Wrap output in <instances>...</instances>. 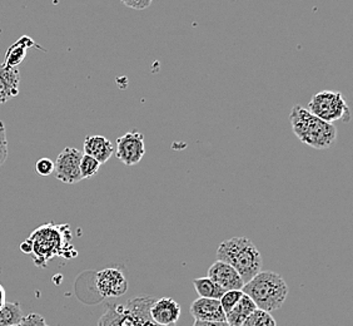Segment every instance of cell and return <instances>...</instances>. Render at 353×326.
<instances>
[{
	"instance_id": "26",
	"label": "cell",
	"mask_w": 353,
	"mask_h": 326,
	"mask_svg": "<svg viewBox=\"0 0 353 326\" xmlns=\"http://www.w3.org/2000/svg\"><path fill=\"white\" fill-rule=\"evenodd\" d=\"M193 326H230L225 321H201L194 320Z\"/></svg>"
},
{
	"instance_id": "29",
	"label": "cell",
	"mask_w": 353,
	"mask_h": 326,
	"mask_svg": "<svg viewBox=\"0 0 353 326\" xmlns=\"http://www.w3.org/2000/svg\"><path fill=\"white\" fill-rule=\"evenodd\" d=\"M17 326H18V325H17Z\"/></svg>"
},
{
	"instance_id": "2",
	"label": "cell",
	"mask_w": 353,
	"mask_h": 326,
	"mask_svg": "<svg viewBox=\"0 0 353 326\" xmlns=\"http://www.w3.org/2000/svg\"><path fill=\"white\" fill-rule=\"evenodd\" d=\"M293 133L299 141L314 150H327L337 141V128L332 123L325 122L302 106L296 104L290 115Z\"/></svg>"
},
{
	"instance_id": "9",
	"label": "cell",
	"mask_w": 353,
	"mask_h": 326,
	"mask_svg": "<svg viewBox=\"0 0 353 326\" xmlns=\"http://www.w3.org/2000/svg\"><path fill=\"white\" fill-rule=\"evenodd\" d=\"M145 155L144 136L141 132H128L117 140L116 156L123 164L134 166Z\"/></svg>"
},
{
	"instance_id": "17",
	"label": "cell",
	"mask_w": 353,
	"mask_h": 326,
	"mask_svg": "<svg viewBox=\"0 0 353 326\" xmlns=\"http://www.w3.org/2000/svg\"><path fill=\"white\" fill-rule=\"evenodd\" d=\"M193 286H194L198 295L201 298H205V299L219 300L222 298L224 292H225L224 289L217 285L208 276L207 278H198V279L193 280Z\"/></svg>"
},
{
	"instance_id": "7",
	"label": "cell",
	"mask_w": 353,
	"mask_h": 326,
	"mask_svg": "<svg viewBox=\"0 0 353 326\" xmlns=\"http://www.w3.org/2000/svg\"><path fill=\"white\" fill-rule=\"evenodd\" d=\"M83 152L74 147H65L57 157L54 162V173L57 180L63 184H74L82 181L81 160Z\"/></svg>"
},
{
	"instance_id": "24",
	"label": "cell",
	"mask_w": 353,
	"mask_h": 326,
	"mask_svg": "<svg viewBox=\"0 0 353 326\" xmlns=\"http://www.w3.org/2000/svg\"><path fill=\"white\" fill-rule=\"evenodd\" d=\"M18 326H47V323L39 314L32 313L27 316H23L21 324Z\"/></svg>"
},
{
	"instance_id": "14",
	"label": "cell",
	"mask_w": 353,
	"mask_h": 326,
	"mask_svg": "<svg viewBox=\"0 0 353 326\" xmlns=\"http://www.w3.org/2000/svg\"><path fill=\"white\" fill-rule=\"evenodd\" d=\"M83 150L84 155L93 157L101 164L108 162L114 152L112 142L103 136L87 137L83 143Z\"/></svg>"
},
{
	"instance_id": "3",
	"label": "cell",
	"mask_w": 353,
	"mask_h": 326,
	"mask_svg": "<svg viewBox=\"0 0 353 326\" xmlns=\"http://www.w3.org/2000/svg\"><path fill=\"white\" fill-rule=\"evenodd\" d=\"M218 261L231 265L247 284L262 270V256L250 238L239 236L221 242Z\"/></svg>"
},
{
	"instance_id": "13",
	"label": "cell",
	"mask_w": 353,
	"mask_h": 326,
	"mask_svg": "<svg viewBox=\"0 0 353 326\" xmlns=\"http://www.w3.org/2000/svg\"><path fill=\"white\" fill-rule=\"evenodd\" d=\"M190 314L194 319L201 321H225L219 300L199 298L192 303Z\"/></svg>"
},
{
	"instance_id": "16",
	"label": "cell",
	"mask_w": 353,
	"mask_h": 326,
	"mask_svg": "<svg viewBox=\"0 0 353 326\" xmlns=\"http://www.w3.org/2000/svg\"><path fill=\"white\" fill-rule=\"evenodd\" d=\"M33 47H35V41L32 38H29L27 35L21 37V39H18L12 47L8 49L4 63L9 67L18 68V66H21V61L26 59L28 49Z\"/></svg>"
},
{
	"instance_id": "22",
	"label": "cell",
	"mask_w": 353,
	"mask_h": 326,
	"mask_svg": "<svg viewBox=\"0 0 353 326\" xmlns=\"http://www.w3.org/2000/svg\"><path fill=\"white\" fill-rule=\"evenodd\" d=\"M9 156V143L7 138V128L3 121H0V167L7 162Z\"/></svg>"
},
{
	"instance_id": "1",
	"label": "cell",
	"mask_w": 353,
	"mask_h": 326,
	"mask_svg": "<svg viewBox=\"0 0 353 326\" xmlns=\"http://www.w3.org/2000/svg\"><path fill=\"white\" fill-rule=\"evenodd\" d=\"M72 232L69 224L54 222L41 224L26 240L35 265L41 269L47 267L48 261L54 258H74L77 251L70 244Z\"/></svg>"
},
{
	"instance_id": "18",
	"label": "cell",
	"mask_w": 353,
	"mask_h": 326,
	"mask_svg": "<svg viewBox=\"0 0 353 326\" xmlns=\"http://www.w3.org/2000/svg\"><path fill=\"white\" fill-rule=\"evenodd\" d=\"M23 316L19 303H6L0 309V326L19 325Z\"/></svg>"
},
{
	"instance_id": "25",
	"label": "cell",
	"mask_w": 353,
	"mask_h": 326,
	"mask_svg": "<svg viewBox=\"0 0 353 326\" xmlns=\"http://www.w3.org/2000/svg\"><path fill=\"white\" fill-rule=\"evenodd\" d=\"M121 1L125 7L137 9V10H143V9L150 7L153 0H121Z\"/></svg>"
},
{
	"instance_id": "19",
	"label": "cell",
	"mask_w": 353,
	"mask_h": 326,
	"mask_svg": "<svg viewBox=\"0 0 353 326\" xmlns=\"http://www.w3.org/2000/svg\"><path fill=\"white\" fill-rule=\"evenodd\" d=\"M241 326H277L271 314L256 309Z\"/></svg>"
},
{
	"instance_id": "11",
	"label": "cell",
	"mask_w": 353,
	"mask_h": 326,
	"mask_svg": "<svg viewBox=\"0 0 353 326\" xmlns=\"http://www.w3.org/2000/svg\"><path fill=\"white\" fill-rule=\"evenodd\" d=\"M182 309L176 300L172 298H161L154 300L150 306V318L161 326H172L181 318Z\"/></svg>"
},
{
	"instance_id": "21",
	"label": "cell",
	"mask_w": 353,
	"mask_h": 326,
	"mask_svg": "<svg viewBox=\"0 0 353 326\" xmlns=\"http://www.w3.org/2000/svg\"><path fill=\"white\" fill-rule=\"evenodd\" d=\"M242 295H243L242 290H228V291L224 292L222 298L219 299L221 306L223 309L224 315L236 306L239 299L242 298Z\"/></svg>"
},
{
	"instance_id": "15",
	"label": "cell",
	"mask_w": 353,
	"mask_h": 326,
	"mask_svg": "<svg viewBox=\"0 0 353 326\" xmlns=\"http://www.w3.org/2000/svg\"><path fill=\"white\" fill-rule=\"evenodd\" d=\"M256 309V304L243 292L242 298L239 299L236 306L228 313H225V323L230 326H241Z\"/></svg>"
},
{
	"instance_id": "23",
	"label": "cell",
	"mask_w": 353,
	"mask_h": 326,
	"mask_svg": "<svg viewBox=\"0 0 353 326\" xmlns=\"http://www.w3.org/2000/svg\"><path fill=\"white\" fill-rule=\"evenodd\" d=\"M35 170L39 176H50L54 172V162L49 158H41L35 164Z\"/></svg>"
},
{
	"instance_id": "27",
	"label": "cell",
	"mask_w": 353,
	"mask_h": 326,
	"mask_svg": "<svg viewBox=\"0 0 353 326\" xmlns=\"http://www.w3.org/2000/svg\"><path fill=\"white\" fill-rule=\"evenodd\" d=\"M6 303H7V292L3 285L0 284V309L6 305Z\"/></svg>"
},
{
	"instance_id": "10",
	"label": "cell",
	"mask_w": 353,
	"mask_h": 326,
	"mask_svg": "<svg viewBox=\"0 0 353 326\" xmlns=\"http://www.w3.org/2000/svg\"><path fill=\"white\" fill-rule=\"evenodd\" d=\"M208 278L213 280L217 285L221 286L225 291L228 290H242L245 286V281L241 278L231 265L225 264L223 261H216L212 264L208 270Z\"/></svg>"
},
{
	"instance_id": "28",
	"label": "cell",
	"mask_w": 353,
	"mask_h": 326,
	"mask_svg": "<svg viewBox=\"0 0 353 326\" xmlns=\"http://www.w3.org/2000/svg\"><path fill=\"white\" fill-rule=\"evenodd\" d=\"M47 326H49V325H47Z\"/></svg>"
},
{
	"instance_id": "5",
	"label": "cell",
	"mask_w": 353,
	"mask_h": 326,
	"mask_svg": "<svg viewBox=\"0 0 353 326\" xmlns=\"http://www.w3.org/2000/svg\"><path fill=\"white\" fill-rule=\"evenodd\" d=\"M154 299L139 295L125 304L108 305L98 321V326H161L150 318V306Z\"/></svg>"
},
{
	"instance_id": "12",
	"label": "cell",
	"mask_w": 353,
	"mask_h": 326,
	"mask_svg": "<svg viewBox=\"0 0 353 326\" xmlns=\"http://www.w3.org/2000/svg\"><path fill=\"white\" fill-rule=\"evenodd\" d=\"M21 90L19 69L9 67L6 63L0 64V104L12 101Z\"/></svg>"
},
{
	"instance_id": "8",
	"label": "cell",
	"mask_w": 353,
	"mask_h": 326,
	"mask_svg": "<svg viewBox=\"0 0 353 326\" xmlns=\"http://www.w3.org/2000/svg\"><path fill=\"white\" fill-rule=\"evenodd\" d=\"M128 280L117 267H107L95 275V289L102 298H121L128 291Z\"/></svg>"
},
{
	"instance_id": "20",
	"label": "cell",
	"mask_w": 353,
	"mask_h": 326,
	"mask_svg": "<svg viewBox=\"0 0 353 326\" xmlns=\"http://www.w3.org/2000/svg\"><path fill=\"white\" fill-rule=\"evenodd\" d=\"M101 163L98 162L93 157L88 156V155H84L83 153L82 160H81V175L82 178H92L98 173V171L101 169Z\"/></svg>"
},
{
	"instance_id": "6",
	"label": "cell",
	"mask_w": 353,
	"mask_h": 326,
	"mask_svg": "<svg viewBox=\"0 0 353 326\" xmlns=\"http://www.w3.org/2000/svg\"><path fill=\"white\" fill-rule=\"evenodd\" d=\"M313 116L325 122L347 123L351 121V111L341 92L322 90L313 95L307 106Z\"/></svg>"
},
{
	"instance_id": "4",
	"label": "cell",
	"mask_w": 353,
	"mask_h": 326,
	"mask_svg": "<svg viewBox=\"0 0 353 326\" xmlns=\"http://www.w3.org/2000/svg\"><path fill=\"white\" fill-rule=\"evenodd\" d=\"M242 291L251 298L257 309L271 313L285 304L288 286L277 272L259 271L245 284Z\"/></svg>"
}]
</instances>
